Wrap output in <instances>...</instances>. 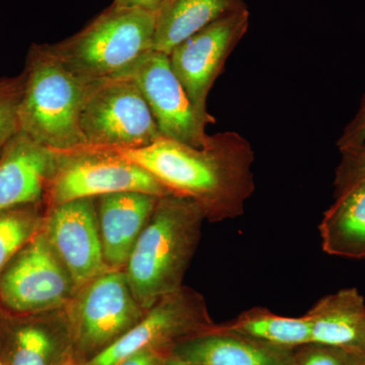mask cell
I'll return each instance as SVG.
<instances>
[{"mask_svg":"<svg viewBox=\"0 0 365 365\" xmlns=\"http://www.w3.org/2000/svg\"><path fill=\"white\" fill-rule=\"evenodd\" d=\"M163 365H203L197 364V362L191 361V360L182 359V357L176 356V355L167 354L163 355Z\"/></svg>","mask_w":365,"mask_h":365,"instance_id":"f1b7e54d","label":"cell"},{"mask_svg":"<svg viewBox=\"0 0 365 365\" xmlns=\"http://www.w3.org/2000/svg\"><path fill=\"white\" fill-rule=\"evenodd\" d=\"M78 292L43 230L7 264L0 275V304L20 316L66 309Z\"/></svg>","mask_w":365,"mask_h":365,"instance_id":"9c48e42d","label":"cell"},{"mask_svg":"<svg viewBox=\"0 0 365 365\" xmlns=\"http://www.w3.org/2000/svg\"><path fill=\"white\" fill-rule=\"evenodd\" d=\"M204 220L202 208L192 199L173 193L158 198L124 268L144 311L182 287Z\"/></svg>","mask_w":365,"mask_h":365,"instance_id":"7a4b0ae2","label":"cell"},{"mask_svg":"<svg viewBox=\"0 0 365 365\" xmlns=\"http://www.w3.org/2000/svg\"><path fill=\"white\" fill-rule=\"evenodd\" d=\"M222 332L235 334L265 344L297 349L311 343V324L307 314L299 318L273 314L264 307H253L227 325H217Z\"/></svg>","mask_w":365,"mask_h":365,"instance_id":"ffe728a7","label":"cell"},{"mask_svg":"<svg viewBox=\"0 0 365 365\" xmlns=\"http://www.w3.org/2000/svg\"><path fill=\"white\" fill-rule=\"evenodd\" d=\"M41 203L0 211V275L14 256L42 230Z\"/></svg>","mask_w":365,"mask_h":365,"instance_id":"44dd1931","label":"cell"},{"mask_svg":"<svg viewBox=\"0 0 365 365\" xmlns=\"http://www.w3.org/2000/svg\"><path fill=\"white\" fill-rule=\"evenodd\" d=\"M340 153L341 160L334 181L335 197L365 181V143Z\"/></svg>","mask_w":365,"mask_h":365,"instance_id":"603a6c76","label":"cell"},{"mask_svg":"<svg viewBox=\"0 0 365 365\" xmlns=\"http://www.w3.org/2000/svg\"><path fill=\"white\" fill-rule=\"evenodd\" d=\"M245 9L244 0H165L157 13L153 50L169 55L213 21Z\"/></svg>","mask_w":365,"mask_h":365,"instance_id":"ac0fdd59","label":"cell"},{"mask_svg":"<svg viewBox=\"0 0 365 365\" xmlns=\"http://www.w3.org/2000/svg\"><path fill=\"white\" fill-rule=\"evenodd\" d=\"M322 247L331 256L365 259V181L335 197L319 225Z\"/></svg>","mask_w":365,"mask_h":365,"instance_id":"d6986e66","label":"cell"},{"mask_svg":"<svg viewBox=\"0 0 365 365\" xmlns=\"http://www.w3.org/2000/svg\"><path fill=\"white\" fill-rule=\"evenodd\" d=\"M362 349L365 350V336H364V345H362Z\"/></svg>","mask_w":365,"mask_h":365,"instance_id":"4dcf8cb0","label":"cell"},{"mask_svg":"<svg viewBox=\"0 0 365 365\" xmlns=\"http://www.w3.org/2000/svg\"><path fill=\"white\" fill-rule=\"evenodd\" d=\"M64 309L73 359L83 364L116 342L145 314L132 294L124 270L112 269L81 287Z\"/></svg>","mask_w":365,"mask_h":365,"instance_id":"5b68a950","label":"cell"},{"mask_svg":"<svg viewBox=\"0 0 365 365\" xmlns=\"http://www.w3.org/2000/svg\"><path fill=\"white\" fill-rule=\"evenodd\" d=\"M249 26L248 9L230 14L182 41L169 54L170 66L204 129L215 122L207 112L209 93Z\"/></svg>","mask_w":365,"mask_h":365,"instance_id":"30bf717a","label":"cell"},{"mask_svg":"<svg viewBox=\"0 0 365 365\" xmlns=\"http://www.w3.org/2000/svg\"><path fill=\"white\" fill-rule=\"evenodd\" d=\"M0 365H4V361H2L1 359H0Z\"/></svg>","mask_w":365,"mask_h":365,"instance_id":"1f68e13d","label":"cell"},{"mask_svg":"<svg viewBox=\"0 0 365 365\" xmlns=\"http://www.w3.org/2000/svg\"><path fill=\"white\" fill-rule=\"evenodd\" d=\"M2 148H0V155H1Z\"/></svg>","mask_w":365,"mask_h":365,"instance_id":"d6a6232c","label":"cell"},{"mask_svg":"<svg viewBox=\"0 0 365 365\" xmlns=\"http://www.w3.org/2000/svg\"><path fill=\"white\" fill-rule=\"evenodd\" d=\"M57 155L19 131L0 155V211L42 202Z\"/></svg>","mask_w":365,"mask_h":365,"instance_id":"5bb4252c","label":"cell"},{"mask_svg":"<svg viewBox=\"0 0 365 365\" xmlns=\"http://www.w3.org/2000/svg\"><path fill=\"white\" fill-rule=\"evenodd\" d=\"M78 292L105 271L97 200L81 198L48 207L42 228Z\"/></svg>","mask_w":365,"mask_h":365,"instance_id":"8fae6325","label":"cell"},{"mask_svg":"<svg viewBox=\"0 0 365 365\" xmlns=\"http://www.w3.org/2000/svg\"><path fill=\"white\" fill-rule=\"evenodd\" d=\"M64 365H85V364H83V362H79L78 361V360L72 359L69 360L68 362H66V364Z\"/></svg>","mask_w":365,"mask_h":365,"instance_id":"f546056e","label":"cell"},{"mask_svg":"<svg viewBox=\"0 0 365 365\" xmlns=\"http://www.w3.org/2000/svg\"><path fill=\"white\" fill-rule=\"evenodd\" d=\"M365 143V91L354 117L344 128L337 141L340 151Z\"/></svg>","mask_w":365,"mask_h":365,"instance_id":"d4e9b609","label":"cell"},{"mask_svg":"<svg viewBox=\"0 0 365 365\" xmlns=\"http://www.w3.org/2000/svg\"><path fill=\"white\" fill-rule=\"evenodd\" d=\"M345 365H365V350H348Z\"/></svg>","mask_w":365,"mask_h":365,"instance_id":"83f0119b","label":"cell"},{"mask_svg":"<svg viewBox=\"0 0 365 365\" xmlns=\"http://www.w3.org/2000/svg\"><path fill=\"white\" fill-rule=\"evenodd\" d=\"M128 76L143 93L163 137L202 148L208 134L197 120L188 96L170 66L169 55L153 50Z\"/></svg>","mask_w":365,"mask_h":365,"instance_id":"7c38bea8","label":"cell"},{"mask_svg":"<svg viewBox=\"0 0 365 365\" xmlns=\"http://www.w3.org/2000/svg\"><path fill=\"white\" fill-rule=\"evenodd\" d=\"M158 198L141 192H118L96 198L98 230L108 268L124 270L126 267Z\"/></svg>","mask_w":365,"mask_h":365,"instance_id":"9a60e30c","label":"cell"},{"mask_svg":"<svg viewBox=\"0 0 365 365\" xmlns=\"http://www.w3.org/2000/svg\"><path fill=\"white\" fill-rule=\"evenodd\" d=\"M165 0H115L113 6L118 9H140L157 14Z\"/></svg>","mask_w":365,"mask_h":365,"instance_id":"484cf974","label":"cell"},{"mask_svg":"<svg viewBox=\"0 0 365 365\" xmlns=\"http://www.w3.org/2000/svg\"><path fill=\"white\" fill-rule=\"evenodd\" d=\"M23 72L20 131L54 151L86 145L81 114L88 83L67 69L50 45H33Z\"/></svg>","mask_w":365,"mask_h":365,"instance_id":"3957f363","label":"cell"},{"mask_svg":"<svg viewBox=\"0 0 365 365\" xmlns=\"http://www.w3.org/2000/svg\"><path fill=\"white\" fill-rule=\"evenodd\" d=\"M100 148L148 170L173 194L195 201L209 222L244 215L255 191L253 148L235 131L208 135L202 148L163 136L144 148Z\"/></svg>","mask_w":365,"mask_h":365,"instance_id":"6da1fadb","label":"cell"},{"mask_svg":"<svg viewBox=\"0 0 365 365\" xmlns=\"http://www.w3.org/2000/svg\"><path fill=\"white\" fill-rule=\"evenodd\" d=\"M163 355L153 350H144L131 355L117 365H163Z\"/></svg>","mask_w":365,"mask_h":365,"instance_id":"4316f807","label":"cell"},{"mask_svg":"<svg viewBox=\"0 0 365 365\" xmlns=\"http://www.w3.org/2000/svg\"><path fill=\"white\" fill-rule=\"evenodd\" d=\"M11 319L4 329V365H64L73 359L66 309Z\"/></svg>","mask_w":365,"mask_h":365,"instance_id":"4fadbf2b","label":"cell"},{"mask_svg":"<svg viewBox=\"0 0 365 365\" xmlns=\"http://www.w3.org/2000/svg\"><path fill=\"white\" fill-rule=\"evenodd\" d=\"M25 76L0 78V148H4L19 128V110L23 98Z\"/></svg>","mask_w":365,"mask_h":365,"instance_id":"7402d4cb","label":"cell"},{"mask_svg":"<svg viewBox=\"0 0 365 365\" xmlns=\"http://www.w3.org/2000/svg\"><path fill=\"white\" fill-rule=\"evenodd\" d=\"M216 326L202 295L182 287L158 300L133 328L85 365H117L144 350L167 354L175 345L212 332Z\"/></svg>","mask_w":365,"mask_h":365,"instance_id":"ba28073f","label":"cell"},{"mask_svg":"<svg viewBox=\"0 0 365 365\" xmlns=\"http://www.w3.org/2000/svg\"><path fill=\"white\" fill-rule=\"evenodd\" d=\"M86 145L139 148L163 137L150 106L131 76L88 85L81 114Z\"/></svg>","mask_w":365,"mask_h":365,"instance_id":"52a82bcc","label":"cell"},{"mask_svg":"<svg viewBox=\"0 0 365 365\" xmlns=\"http://www.w3.org/2000/svg\"><path fill=\"white\" fill-rule=\"evenodd\" d=\"M55 153L56 165L45 194L48 207L118 192L172 193L148 170L111 150L85 145Z\"/></svg>","mask_w":365,"mask_h":365,"instance_id":"8992f818","label":"cell"},{"mask_svg":"<svg viewBox=\"0 0 365 365\" xmlns=\"http://www.w3.org/2000/svg\"><path fill=\"white\" fill-rule=\"evenodd\" d=\"M155 24L157 14L112 6L85 30L50 47L86 83L119 78L153 51Z\"/></svg>","mask_w":365,"mask_h":365,"instance_id":"277c9868","label":"cell"},{"mask_svg":"<svg viewBox=\"0 0 365 365\" xmlns=\"http://www.w3.org/2000/svg\"><path fill=\"white\" fill-rule=\"evenodd\" d=\"M311 343L344 350L362 349L365 336V300L356 288L326 295L307 314Z\"/></svg>","mask_w":365,"mask_h":365,"instance_id":"e0dca14e","label":"cell"},{"mask_svg":"<svg viewBox=\"0 0 365 365\" xmlns=\"http://www.w3.org/2000/svg\"><path fill=\"white\" fill-rule=\"evenodd\" d=\"M348 350L309 344L294 349V365H345Z\"/></svg>","mask_w":365,"mask_h":365,"instance_id":"cb8c5ba5","label":"cell"},{"mask_svg":"<svg viewBox=\"0 0 365 365\" xmlns=\"http://www.w3.org/2000/svg\"><path fill=\"white\" fill-rule=\"evenodd\" d=\"M170 354L203 365H294V349L218 330L175 345Z\"/></svg>","mask_w":365,"mask_h":365,"instance_id":"2e32d148","label":"cell"}]
</instances>
